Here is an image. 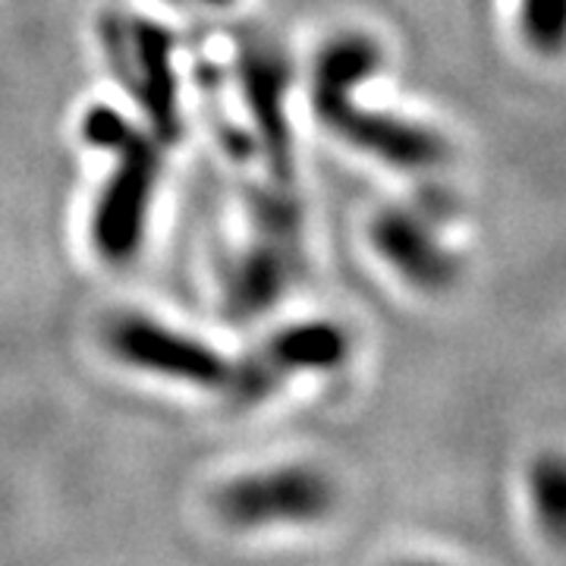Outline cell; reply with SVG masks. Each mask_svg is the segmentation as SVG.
I'll return each instance as SVG.
<instances>
[{
    "label": "cell",
    "instance_id": "9c48e42d",
    "mask_svg": "<svg viewBox=\"0 0 566 566\" xmlns=\"http://www.w3.org/2000/svg\"><path fill=\"white\" fill-rule=\"evenodd\" d=\"M447 211L428 202H397L368 221V245L397 281L422 296H444L463 281V255L444 230Z\"/></svg>",
    "mask_w": 566,
    "mask_h": 566
},
{
    "label": "cell",
    "instance_id": "8fae6325",
    "mask_svg": "<svg viewBox=\"0 0 566 566\" xmlns=\"http://www.w3.org/2000/svg\"><path fill=\"white\" fill-rule=\"evenodd\" d=\"M520 39L538 57H557L566 39V0H516Z\"/></svg>",
    "mask_w": 566,
    "mask_h": 566
},
{
    "label": "cell",
    "instance_id": "277c9868",
    "mask_svg": "<svg viewBox=\"0 0 566 566\" xmlns=\"http://www.w3.org/2000/svg\"><path fill=\"white\" fill-rule=\"evenodd\" d=\"M211 520L240 538L308 532L334 520L340 485L331 469L312 460L245 465L208 491Z\"/></svg>",
    "mask_w": 566,
    "mask_h": 566
},
{
    "label": "cell",
    "instance_id": "7a4b0ae2",
    "mask_svg": "<svg viewBox=\"0 0 566 566\" xmlns=\"http://www.w3.org/2000/svg\"><path fill=\"white\" fill-rule=\"evenodd\" d=\"M80 139L107 158V174L92 199L88 245L107 268H123L139 255L148 237L167 145L136 117L104 102L82 111Z\"/></svg>",
    "mask_w": 566,
    "mask_h": 566
},
{
    "label": "cell",
    "instance_id": "8992f818",
    "mask_svg": "<svg viewBox=\"0 0 566 566\" xmlns=\"http://www.w3.org/2000/svg\"><path fill=\"white\" fill-rule=\"evenodd\" d=\"M353 356V334L334 318H300L268 331L243 356H230L221 387L223 403L237 412L262 409L303 378L340 371Z\"/></svg>",
    "mask_w": 566,
    "mask_h": 566
},
{
    "label": "cell",
    "instance_id": "ba28073f",
    "mask_svg": "<svg viewBox=\"0 0 566 566\" xmlns=\"http://www.w3.org/2000/svg\"><path fill=\"white\" fill-rule=\"evenodd\" d=\"M233 85L243 104L245 136L252 151L262 155L268 180H293V120H290V92H293V61L277 41L264 32L240 35L233 51Z\"/></svg>",
    "mask_w": 566,
    "mask_h": 566
},
{
    "label": "cell",
    "instance_id": "4fadbf2b",
    "mask_svg": "<svg viewBox=\"0 0 566 566\" xmlns=\"http://www.w3.org/2000/svg\"><path fill=\"white\" fill-rule=\"evenodd\" d=\"M177 3H189V7H199V10H230L240 0H177Z\"/></svg>",
    "mask_w": 566,
    "mask_h": 566
},
{
    "label": "cell",
    "instance_id": "5b68a950",
    "mask_svg": "<svg viewBox=\"0 0 566 566\" xmlns=\"http://www.w3.org/2000/svg\"><path fill=\"white\" fill-rule=\"evenodd\" d=\"M104 63L123 95L136 107V120L170 148L182 139V80L177 66V35L164 22L107 10L98 22Z\"/></svg>",
    "mask_w": 566,
    "mask_h": 566
},
{
    "label": "cell",
    "instance_id": "52a82bcc",
    "mask_svg": "<svg viewBox=\"0 0 566 566\" xmlns=\"http://www.w3.org/2000/svg\"><path fill=\"white\" fill-rule=\"evenodd\" d=\"M102 346L126 371L214 397L230 371V356L221 346L142 308L111 312L102 324Z\"/></svg>",
    "mask_w": 566,
    "mask_h": 566
},
{
    "label": "cell",
    "instance_id": "6da1fadb",
    "mask_svg": "<svg viewBox=\"0 0 566 566\" xmlns=\"http://www.w3.org/2000/svg\"><path fill=\"white\" fill-rule=\"evenodd\" d=\"M387 51L365 29H340L322 41L308 66V104L315 120L346 148L397 174L424 177L450 161V142L441 129L359 102V88L385 73Z\"/></svg>",
    "mask_w": 566,
    "mask_h": 566
},
{
    "label": "cell",
    "instance_id": "30bf717a",
    "mask_svg": "<svg viewBox=\"0 0 566 566\" xmlns=\"http://www.w3.org/2000/svg\"><path fill=\"white\" fill-rule=\"evenodd\" d=\"M528 523L542 535V542L554 551L564 547L566 538V460L560 450H542L528 460L526 479Z\"/></svg>",
    "mask_w": 566,
    "mask_h": 566
},
{
    "label": "cell",
    "instance_id": "7c38bea8",
    "mask_svg": "<svg viewBox=\"0 0 566 566\" xmlns=\"http://www.w3.org/2000/svg\"><path fill=\"white\" fill-rule=\"evenodd\" d=\"M387 566H457L447 557H438V554H403V557H394Z\"/></svg>",
    "mask_w": 566,
    "mask_h": 566
},
{
    "label": "cell",
    "instance_id": "3957f363",
    "mask_svg": "<svg viewBox=\"0 0 566 566\" xmlns=\"http://www.w3.org/2000/svg\"><path fill=\"white\" fill-rule=\"evenodd\" d=\"M305 271V218L290 182L268 180L245 192V240L221 268V308L249 324L293 293Z\"/></svg>",
    "mask_w": 566,
    "mask_h": 566
}]
</instances>
